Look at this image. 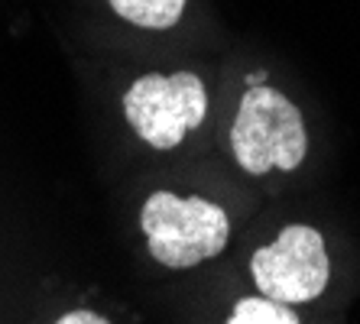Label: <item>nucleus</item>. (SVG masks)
Instances as JSON below:
<instances>
[{
	"label": "nucleus",
	"instance_id": "obj_4",
	"mask_svg": "<svg viewBox=\"0 0 360 324\" xmlns=\"http://www.w3.org/2000/svg\"><path fill=\"white\" fill-rule=\"evenodd\" d=\"M253 283L260 295L283 305H302L319 299L331 276L321 233L309 224H289L269 247H260L250 259Z\"/></svg>",
	"mask_w": 360,
	"mask_h": 324
},
{
	"label": "nucleus",
	"instance_id": "obj_7",
	"mask_svg": "<svg viewBox=\"0 0 360 324\" xmlns=\"http://www.w3.org/2000/svg\"><path fill=\"white\" fill-rule=\"evenodd\" d=\"M56 324H110L104 315H98V311H88V308H75V311H68V315H62Z\"/></svg>",
	"mask_w": 360,
	"mask_h": 324
},
{
	"label": "nucleus",
	"instance_id": "obj_3",
	"mask_svg": "<svg viewBox=\"0 0 360 324\" xmlns=\"http://www.w3.org/2000/svg\"><path fill=\"white\" fill-rule=\"evenodd\" d=\"M124 114L153 150H176L208 114V91L198 75H143L124 94Z\"/></svg>",
	"mask_w": 360,
	"mask_h": 324
},
{
	"label": "nucleus",
	"instance_id": "obj_2",
	"mask_svg": "<svg viewBox=\"0 0 360 324\" xmlns=\"http://www.w3.org/2000/svg\"><path fill=\"white\" fill-rule=\"evenodd\" d=\"M231 150L247 175L299 169L309 150V134L299 108L276 88H250L231 127Z\"/></svg>",
	"mask_w": 360,
	"mask_h": 324
},
{
	"label": "nucleus",
	"instance_id": "obj_5",
	"mask_svg": "<svg viewBox=\"0 0 360 324\" xmlns=\"http://www.w3.org/2000/svg\"><path fill=\"white\" fill-rule=\"evenodd\" d=\"M108 4L117 17L143 30H169L172 23H179L185 10V0H108Z\"/></svg>",
	"mask_w": 360,
	"mask_h": 324
},
{
	"label": "nucleus",
	"instance_id": "obj_1",
	"mask_svg": "<svg viewBox=\"0 0 360 324\" xmlns=\"http://www.w3.org/2000/svg\"><path fill=\"white\" fill-rule=\"evenodd\" d=\"M140 227L150 257L169 269H192L214 259L231 237L224 208L205 198H179L172 191H156L146 198Z\"/></svg>",
	"mask_w": 360,
	"mask_h": 324
},
{
	"label": "nucleus",
	"instance_id": "obj_6",
	"mask_svg": "<svg viewBox=\"0 0 360 324\" xmlns=\"http://www.w3.org/2000/svg\"><path fill=\"white\" fill-rule=\"evenodd\" d=\"M224 324H302V321L283 302H273L266 295H250V299L237 302Z\"/></svg>",
	"mask_w": 360,
	"mask_h": 324
}]
</instances>
